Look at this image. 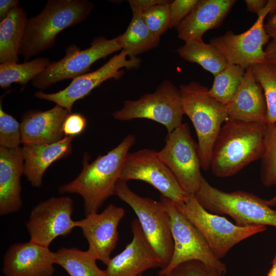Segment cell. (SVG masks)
I'll return each instance as SVG.
<instances>
[{
	"instance_id": "cell-1",
	"label": "cell",
	"mask_w": 276,
	"mask_h": 276,
	"mask_svg": "<svg viewBox=\"0 0 276 276\" xmlns=\"http://www.w3.org/2000/svg\"><path fill=\"white\" fill-rule=\"evenodd\" d=\"M135 142V136L129 134L115 148L90 163L89 154L84 153L81 172L74 180L59 187V192L80 195L86 215L98 212L104 202L114 195L126 156Z\"/></svg>"
},
{
	"instance_id": "cell-2",
	"label": "cell",
	"mask_w": 276,
	"mask_h": 276,
	"mask_svg": "<svg viewBox=\"0 0 276 276\" xmlns=\"http://www.w3.org/2000/svg\"><path fill=\"white\" fill-rule=\"evenodd\" d=\"M266 125L228 119L222 125L213 148L210 169L216 177L235 175L265 151Z\"/></svg>"
},
{
	"instance_id": "cell-3",
	"label": "cell",
	"mask_w": 276,
	"mask_h": 276,
	"mask_svg": "<svg viewBox=\"0 0 276 276\" xmlns=\"http://www.w3.org/2000/svg\"><path fill=\"white\" fill-rule=\"evenodd\" d=\"M94 7L86 0H49L37 15L28 18L19 54L25 60L52 47L64 29L83 21Z\"/></svg>"
},
{
	"instance_id": "cell-4",
	"label": "cell",
	"mask_w": 276,
	"mask_h": 276,
	"mask_svg": "<svg viewBox=\"0 0 276 276\" xmlns=\"http://www.w3.org/2000/svg\"><path fill=\"white\" fill-rule=\"evenodd\" d=\"M184 114L191 121L197 139L201 169H210L211 155L217 137L228 116L226 105L209 94V88L192 81L179 86Z\"/></svg>"
},
{
	"instance_id": "cell-5",
	"label": "cell",
	"mask_w": 276,
	"mask_h": 276,
	"mask_svg": "<svg viewBox=\"0 0 276 276\" xmlns=\"http://www.w3.org/2000/svg\"><path fill=\"white\" fill-rule=\"evenodd\" d=\"M194 195L206 211L220 216L228 215L239 226L276 227V210L272 209L266 200L254 194L243 191H223L211 185L202 176Z\"/></svg>"
},
{
	"instance_id": "cell-6",
	"label": "cell",
	"mask_w": 276,
	"mask_h": 276,
	"mask_svg": "<svg viewBox=\"0 0 276 276\" xmlns=\"http://www.w3.org/2000/svg\"><path fill=\"white\" fill-rule=\"evenodd\" d=\"M119 180L114 195L126 203L134 212L142 229L159 261L160 269L169 263L174 250L169 215L161 202L142 197Z\"/></svg>"
},
{
	"instance_id": "cell-7",
	"label": "cell",
	"mask_w": 276,
	"mask_h": 276,
	"mask_svg": "<svg viewBox=\"0 0 276 276\" xmlns=\"http://www.w3.org/2000/svg\"><path fill=\"white\" fill-rule=\"evenodd\" d=\"M175 205L204 237L215 256L221 260L235 245L255 234L266 230V226L254 225L241 226L225 217L212 214L198 202L194 194L187 200Z\"/></svg>"
},
{
	"instance_id": "cell-8",
	"label": "cell",
	"mask_w": 276,
	"mask_h": 276,
	"mask_svg": "<svg viewBox=\"0 0 276 276\" xmlns=\"http://www.w3.org/2000/svg\"><path fill=\"white\" fill-rule=\"evenodd\" d=\"M159 201L170 217L174 250L169 263L165 268L159 270L158 275L165 276L179 264L191 260L201 261L226 274L225 264L215 256L202 235L177 210L174 202L162 195Z\"/></svg>"
},
{
	"instance_id": "cell-9",
	"label": "cell",
	"mask_w": 276,
	"mask_h": 276,
	"mask_svg": "<svg viewBox=\"0 0 276 276\" xmlns=\"http://www.w3.org/2000/svg\"><path fill=\"white\" fill-rule=\"evenodd\" d=\"M183 114L179 89L168 80H164L154 93L125 101L120 109L112 112L114 118L120 121L152 120L165 126L168 133L182 124Z\"/></svg>"
},
{
	"instance_id": "cell-10",
	"label": "cell",
	"mask_w": 276,
	"mask_h": 276,
	"mask_svg": "<svg viewBox=\"0 0 276 276\" xmlns=\"http://www.w3.org/2000/svg\"><path fill=\"white\" fill-rule=\"evenodd\" d=\"M276 11V0H269L265 9L258 15L255 24L245 32L236 34L231 31L211 39L210 43L224 57L228 63L246 70L257 64L267 63L263 47L270 37L264 28L268 14Z\"/></svg>"
},
{
	"instance_id": "cell-11",
	"label": "cell",
	"mask_w": 276,
	"mask_h": 276,
	"mask_svg": "<svg viewBox=\"0 0 276 276\" xmlns=\"http://www.w3.org/2000/svg\"><path fill=\"white\" fill-rule=\"evenodd\" d=\"M160 159L173 173L182 189L189 195L199 189L202 175L198 144L187 123L168 133L164 147L158 151Z\"/></svg>"
},
{
	"instance_id": "cell-12",
	"label": "cell",
	"mask_w": 276,
	"mask_h": 276,
	"mask_svg": "<svg viewBox=\"0 0 276 276\" xmlns=\"http://www.w3.org/2000/svg\"><path fill=\"white\" fill-rule=\"evenodd\" d=\"M120 50L122 49L116 38L108 39L99 36L93 41L88 48L83 50L71 44L66 48L63 58L51 62L32 83L36 88L43 90L62 80H73L86 74L97 60Z\"/></svg>"
},
{
	"instance_id": "cell-13",
	"label": "cell",
	"mask_w": 276,
	"mask_h": 276,
	"mask_svg": "<svg viewBox=\"0 0 276 276\" xmlns=\"http://www.w3.org/2000/svg\"><path fill=\"white\" fill-rule=\"evenodd\" d=\"M120 180L145 181L162 196L176 203L186 202L189 196L175 176L159 158L158 151L143 149L127 154Z\"/></svg>"
},
{
	"instance_id": "cell-14",
	"label": "cell",
	"mask_w": 276,
	"mask_h": 276,
	"mask_svg": "<svg viewBox=\"0 0 276 276\" xmlns=\"http://www.w3.org/2000/svg\"><path fill=\"white\" fill-rule=\"evenodd\" d=\"M73 204L69 197H53L35 206L26 223L30 241L49 247L56 238L71 234L76 227Z\"/></svg>"
},
{
	"instance_id": "cell-15",
	"label": "cell",
	"mask_w": 276,
	"mask_h": 276,
	"mask_svg": "<svg viewBox=\"0 0 276 276\" xmlns=\"http://www.w3.org/2000/svg\"><path fill=\"white\" fill-rule=\"evenodd\" d=\"M128 54L124 50L111 58L97 70L82 75L74 79L66 87L58 92L47 94L42 91L36 92L35 97L53 102L69 111L77 100L88 95L94 88L104 81L111 78L119 79L123 74L121 68H137L141 60L137 58L128 59Z\"/></svg>"
},
{
	"instance_id": "cell-16",
	"label": "cell",
	"mask_w": 276,
	"mask_h": 276,
	"mask_svg": "<svg viewBox=\"0 0 276 276\" xmlns=\"http://www.w3.org/2000/svg\"><path fill=\"white\" fill-rule=\"evenodd\" d=\"M125 214L123 208L110 204L100 213H91L75 221L76 227L81 229L88 242L87 252L106 265L117 246L118 226Z\"/></svg>"
},
{
	"instance_id": "cell-17",
	"label": "cell",
	"mask_w": 276,
	"mask_h": 276,
	"mask_svg": "<svg viewBox=\"0 0 276 276\" xmlns=\"http://www.w3.org/2000/svg\"><path fill=\"white\" fill-rule=\"evenodd\" d=\"M131 226L132 239L122 251L111 258L105 270L106 276H138L148 270L160 268L137 219L132 220Z\"/></svg>"
},
{
	"instance_id": "cell-18",
	"label": "cell",
	"mask_w": 276,
	"mask_h": 276,
	"mask_svg": "<svg viewBox=\"0 0 276 276\" xmlns=\"http://www.w3.org/2000/svg\"><path fill=\"white\" fill-rule=\"evenodd\" d=\"M56 252L29 241L11 245L5 253L2 267L5 276H52Z\"/></svg>"
},
{
	"instance_id": "cell-19",
	"label": "cell",
	"mask_w": 276,
	"mask_h": 276,
	"mask_svg": "<svg viewBox=\"0 0 276 276\" xmlns=\"http://www.w3.org/2000/svg\"><path fill=\"white\" fill-rule=\"evenodd\" d=\"M72 112L56 105L44 111L29 110L23 114L20 123L23 145L51 144L65 136L63 125Z\"/></svg>"
},
{
	"instance_id": "cell-20",
	"label": "cell",
	"mask_w": 276,
	"mask_h": 276,
	"mask_svg": "<svg viewBox=\"0 0 276 276\" xmlns=\"http://www.w3.org/2000/svg\"><path fill=\"white\" fill-rule=\"evenodd\" d=\"M236 2V0H198L176 28L178 37L185 42L202 40L206 31L221 25Z\"/></svg>"
},
{
	"instance_id": "cell-21",
	"label": "cell",
	"mask_w": 276,
	"mask_h": 276,
	"mask_svg": "<svg viewBox=\"0 0 276 276\" xmlns=\"http://www.w3.org/2000/svg\"><path fill=\"white\" fill-rule=\"evenodd\" d=\"M229 119L266 125V103L263 88L256 80L252 66L245 70L230 102L226 105Z\"/></svg>"
},
{
	"instance_id": "cell-22",
	"label": "cell",
	"mask_w": 276,
	"mask_h": 276,
	"mask_svg": "<svg viewBox=\"0 0 276 276\" xmlns=\"http://www.w3.org/2000/svg\"><path fill=\"white\" fill-rule=\"evenodd\" d=\"M24 160L20 147H0V214L18 211L22 205L20 177L24 174Z\"/></svg>"
},
{
	"instance_id": "cell-23",
	"label": "cell",
	"mask_w": 276,
	"mask_h": 276,
	"mask_svg": "<svg viewBox=\"0 0 276 276\" xmlns=\"http://www.w3.org/2000/svg\"><path fill=\"white\" fill-rule=\"evenodd\" d=\"M73 138L65 136L51 144L23 145L24 175L33 187L39 188L47 169L53 163L72 153Z\"/></svg>"
},
{
	"instance_id": "cell-24",
	"label": "cell",
	"mask_w": 276,
	"mask_h": 276,
	"mask_svg": "<svg viewBox=\"0 0 276 276\" xmlns=\"http://www.w3.org/2000/svg\"><path fill=\"white\" fill-rule=\"evenodd\" d=\"M28 18L23 8L12 10L0 22V63L17 62Z\"/></svg>"
},
{
	"instance_id": "cell-25",
	"label": "cell",
	"mask_w": 276,
	"mask_h": 276,
	"mask_svg": "<svg viewBox=\"0 0 276 276\" xmlns=\"http://www.w3.org/2000/svg\"><path fill=\"white\" fill-rule=\"evenodd\" d=\"M142 14L133 12L132 17L126 30L116 37L122 49L130 58L157 47L160 37L153 33L145 23Z\"/></svg>"
},
{
	"instance_id": "cell-26",
	"label": "cell",
	"mask_w": 276,
	"mask_h": 276,
	"mask_svg": "<svg viewBox=\"0 0 276 276\" xmlns=\"http://www.w3.org/2000/svg\"><path fill=\"white\" fill-rule=\"evenodd\" d=\"M176 52L185 60L199 64L214 77L228 64L214 46L203 40L185 42Z\"/></svg>"
},
{
	"instance_id": "cell-27",
	"label": "cell",
	"mask_w": 276,
	"mask_h": 276,
	"mask_svg": "<svg viewBox=\"0 0 276 276\" xmlns=\"http://www.w3.org/2000/svg\"><path fill=\"white\" fill-rule=\"evenodd\" d=\"M97 261L87 251L63 247L56 252L55 263L70 276H106L105 270L98 266Z\"/></svg>"
},
{
	"instance_id": "cell-28",
	"label": "cell",
	"mask_w": 276,
	"mask_h": 276,
	"mask_svg": "<svg viewBox=\"0 0 276 276\" xmlns=\"http://www.w3.org/2000/svg\"><path fill=\"white\" fill-rule=\"evenodd\" d=\"M45 57L36 58L22 63L6 62L0 64V86L9 87L12 83L25 85L41 74L50 64Z\"/></svg>"
},
{
	"instance_id": "cell-29",
	"label": "cell",
	"mask_w": 276,
	"mask_h": 276,
	"mask_svg": "<svg viewBox=\"0 0 276 276\" xmlns=\"http://www.w3.org/2000/svg\"><path fill=\"white\" fill-rule=\"evenodd\" d=\"M245 70L239 65L228 63L214 77L209 94L220 103L227 104L236 93Z\"/></svg>"
},
{
	"instance_id": "cell-30",
	"label": "cell",
	"mask_w": 276,
	"mask_h": 276,
	"mask_svg": "<svg viewBox=\"0 0 276 276\" xmlns=\"http://www.w3.org/2000/svg\"><path fill=\"white\" fill-rule=\"evenodd\" d=\"M256 80L261 85L266 103V125L276 123V65L257 64L252 66Z\"/></svg>"
},
{
	"instance_id": "cell-31",
	"label": "cell",
	"mask_w": 276,
	"mask_h": 276,
	"mask_svg": "<svg viewBox=\"0 0 276 276\" xmlns=\"http://www.w3.org/2000/svg\"><path fill=\"white\" fill-rule=\"evenodd\" d=\"M260 179L264 186L270 187L276 185V123L266 125Z\"/></svg>"
},
{
	"instance_id": "cell-32",
	"label": "cell",
	"mask_w": 276,
	"mask_h": 276,
	"mask_svg": "<svg viewBox=\"0 0 276 276\" xmlns=\"http://www.w3.org/2000/svg\"><path fill=\"white\" fill-rule=\"evenodd\" d=\"M171 2L164 0L163 2L149 7L142 14L143 20L147 27L159 37L169 29Z\"/></svg>"
},
{
	"instance_id": "cell-33",
	"label": "cell",
	"mask_w": 276,
	"mask_h": 276,
	"mask_svg": "<svg viewBox=\"0 0 276 276\" xmlns=\"http://www.w3.org/2000/svg\"><path fill=\"white\" fill-rule=\"evenodd\" d=\"M21 143L20 123L6 112L0 105V147L14 149Z\"/></svg>"
},
{
	"instance_id": "cell-34",
	"label": "cell",
	"mask_w": 276,
	"mask_h": 276,
	"mask_svg": "<svg viewBox=\"0 0 276 276\" xmlns=\"http://www.w3.org/2000/svg\"><path fill=\"white\" fill-rule=\"evenodd\" d=\"M165 276H225L201 261L191 260L182 263Z\"/></svg>"
},
{
	"instance_id": "cell-35",
	"label": "cell",
	"mask_w": 276,
	"mask_h": 276,
	"mask_svg": "<svg viewBox=\"0 0 276 276\" xmlns=\"http://www.w3.org/2000/svg\"><path fill=\"white\" fill-rule=\"evenodd\" d=\"M198 0H175L170 4L169 29L177 28L191 12Z\"/></svg>"
},
{
	"instance_id": "cell-36",
	"label": "cell",
	"mask_w": 276,
	"mask_h": 276,
	"mask_svg": "<svg viewBox=\"0 0 276 276\" xmlns=\"http://www.w3.org/2000/svg\"><path fill=\"white\" fill-rule=\"evenodd\" d=\"M86 125V120L80 113H71L66 118L63 125L65 136H75L81 133Z\"/></svg>"
},
{
	"instance_id": "cell-37",
	"label": "cell",
	"mask_w": 276,
	"mask_h": 276,
	"mask_svg": "<svg viewBox=\"0 0 276 276\" xmlns=\"http://www.w3.org/2000/svg\"><path fill=\"white\" fill-rule=\"evenodd\" d=\"M164 0H129L128 1L132 12L143 13L149 7L162 3Z\"/></svg>"
},
{
	"instance_id": "cell-38",
	"label": "cell",
	"mask_w": 276,
	"mask_h": 276,
	"mask_svg": "<svg viewBox=\"0 0 276 276\" xmlns=\"http://www.w3.org/2000/svg\"><path fill=\"white\" fill-rule=\"evenodd\" d=\"M18 0H1L0 1V20L4 19L9 13L13 9L18 6Z\"/></svg>"
},
{
	"instance_id": "cell-39",
	"label": "cell",
	"mask_w": 276,
	"mask_h": 276,
	"mask_svg": "<svg viewBox=\"0 0 276 276\" xmlns=\"http://www.w3.org/2000/svg\"><path fill=\"white\" fill-rule=\"evenodd\" d=\"M247 11L258 15L266 7L268 3L266 0H245Z\"/></svg>"
},
{
	"instance_id": "cell-40",
	"label": "cell",
	"mask_w": 276,
	"mask_h": 276,
	"mask_svg": "<svg viewBox=\"0 0 276 276\" xmlns=\"http://www.w3.org/2000/svg\"><path fill=\"white\" fill-rule=\"evenodd\" d=\"M264 52L267 62L276 65V37L267 43Z\"/></svg>"
},
{
	"instance_id": "cell-41",
	"label": "cell",
	"mask_w": 276,
	"mask_h": 276,
	"mask_svg": "<svg viewBox=\"0 0 276 276\" xmlns=\"http://www.w3.org/2000/svg\"><path fill=\"white\" fill-rule=\"evenodd\" d=\"M264 28L270 38L276 37V11L269 15L264 24Z\"/></svg>"
},
{
	"instance_id": "cell-42",
	"label": "cell",
	"mask_w": 276,
	"mask_h": 276,
	"mask_svg": "<svg viewBox=\"0 0 276 276\" xmlns=\"http://www.w3.org/2000/svg\"><path fill=\"white\" fill-rule=\"evenodd\" d=\"M266 276H276V255L272 260V266Z\"/></svg>"
},
{
	"instance_id": "cell-43",
	"label": "cell",
	"mask_w": 276,
	"mask_h": 276,
	"mask_svg": "<svg viewBox=\"0 0 276 276\" xmlns=\"http://www.w3.org/2000/svg\"><path fill=\"white\" fill-rule=\"evenodd\" d=\"M267 204L270 206L276 205V195L269 200H266Z\"/></svg>"
},
{
	"instance_id": "cell-44",
	"label": "cell",
	"mask_w": 276,
	"mask_h": 276,
	"mask_svg": "<svg viewBox=\"0 0 276 276\" xmlns=\"http://www.w3.org/2000/svg\"><path fill=\"white\" fill-rule=\"evenodd\" d=\"M138 276H142V274H140V275H138Z\"/></svg>"
}]
</instances>
